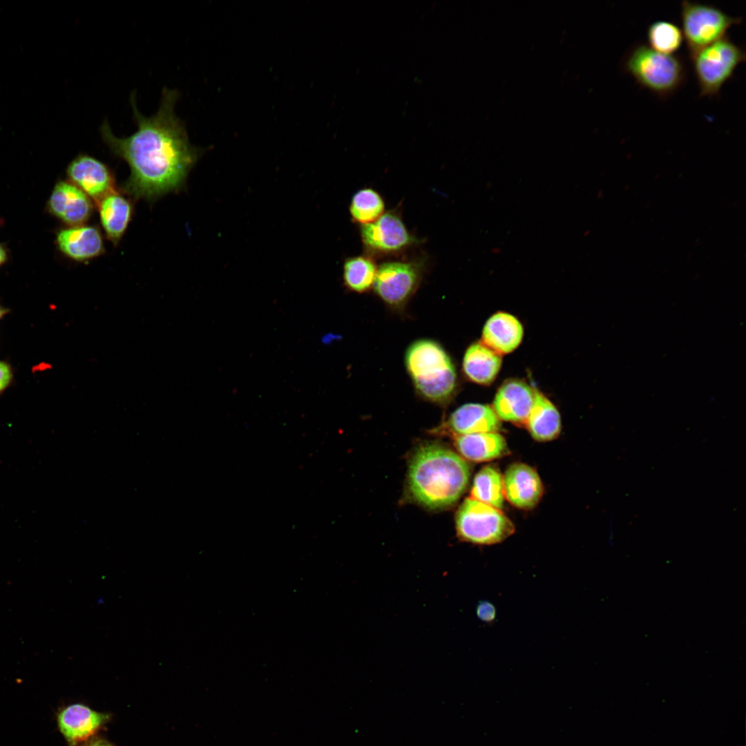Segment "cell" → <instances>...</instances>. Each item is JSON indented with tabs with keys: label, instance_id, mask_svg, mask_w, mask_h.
Here are the masks:
<instances>
[{
	"label": "cell",
	"instance_id": "obj_13",
	"mask_svg": "<svg viewBox=\"0 0 746 746\" xmlns=\"http://www.w3.org/2000/svg\"><path fill=\"white\" fill-rule=\"evenodd\" d=\"M504 494L508 501L521 509H530L540 500L543 486L537 472L530 466L515 463L503 477Z\"/></svg>",
	"mask_w": 746,
	"mask_h": 746
},
{
	"label": "cell",
	"instance_id": "obj_21",
	"mask_svg": "<svg viewBox=\"0 0 746 746\" xmlns=\"http://www.w3.org/2000/svg\"><path fill=\"white\" fill-rule=\"evenodd\" d=\"M525 423L533 438L538 441L553 440L561 431V418L556 407L536 390L533 405Z\"/></svg>",
	"mask_w": 746,
	"mask_h": 746
},
{
	"label": "cell",
	"instance_id": "obj_4",
	"mask_svg": "<svg viewBox=\"0 0 746 746\" xmlns=\"http://www.w3.org/2000/svg\"><path fill=\"white\" fill-rule=\"evenodd\" d=\"M625 69L642 87L662 97L673 93L685 77L683 63L678 57L659 52L644 44L631 50Z\"/></svg>",
	"mask_w": 746,
	"mask_h": 746
},
{
	"label": "cell",
	"instance_id": "obj_18",
	"mask_svg": "<svg viewBox=\"0 0 746 746\" xmlns=\"http://www.w3.org/2000/svg\"><path fill=\"white\" fill-rule=\"evenodd\" d=\"M523 335L522 325L516 317L499 312L486 321L482 332V343L499 354H508L519 346Z\"/></svg>",
	"mask_w": 746,
	"mask_h": 746
},
{
	"label": "cell",
	"instance_id": "obj_14",
	"mask_svg": "<svg viewBox=\"0 0 746 746\" xmlns=\"http://www.w3.org/2000/svg\"><path fill=\"white\" fill-rule=\"evenodd\" d=\"M49 207L56 217L72 227L84 224L93 211L90 198L72 182L64 181L55 185Z\"/></svg>",
	"mask_w": 746,
	"mask_h": 746
},
{
	"label": "cell",
	"instance_id": "obj_25",
	"mask_svg": "<svg viewBox=\"0 0 746 746\" xmlns=\"http://www.w3.org/2000/svg\"><path fill=\"white\" fill-rule=\"evenodd\" d=\"M650 48L661 53L671 55L681 46L683 35L676 24L665 21L651 23L647 30Z\"/></svg>",
	"mask_w": 746,
	"mask_h": 746
},
{
	"label": "cell",
	"instance_id": "obj_26",
	"mask_svg": "<svg viewBox=\"0 0 746 746\" xmlns=\"http://www.w3.org/2000/svg\"><path fill=\"white\" fill-rule=\"evenodd\" d=\"M476 615L481 622L486 624H491L496 618V607L490 601L481 600L476 606Z\"/></svg>",
	"mask_w": 746,
	"mask_h": 746
},
{
	"label": "cell",
	"instance_id": "obj_20",
	"mask_svg": "<svg viewBox=\"0 0 746 746\" xmlns=\"http://www.w3.org/2000/svg\"><path fill=\"white\" fill-rule=\"evenodd\" d=\"M501 366V357L482 342L470 345L463 359V370L471 381L487 385L496 378Z\"/></svg>",
	"mask_w": 746,
	"mask_h": 746
},
{
	"label": "cell",
	"instance_id": "obj_15",
	"mask_svg": "<svg viewBox=\"0 0 746 746\" xmlns=\"http://www.w3.org/2000/svg\"><path fill=\"white\" fill-rule=\"evenodd\" d=\"M535 390L526 383L512 379L504 382L495 396L492 409L500 420L526 422L533 405Z\"/></svg>",
	"mask_w": 746,
	"mask_h": 746
},
{
	"label": "cell",
	"instance_id": "obj_22",
	"mask_svg": "<svg viewBox=\"0 0 746 746\" xmlns=\"http://www.w3.org/2000/svg\"><path fill=\"white\" fill-rule=\"evenodd\" d=\"M470 494L474 499L502 508L505 497L503 477L499 471L492 466L481 468L474 478Z\"/></svg>",
	"mask_w": 746,
	"mask_h": 746
},
{
	"label": "cell",
	"instance_id": "obj_27",
	"mask_svg": "<svg viewBox=\"0 0 746 746\" xmlns=\"http://www.w3.org/2000/svg\"><path fill=\"white\" fill-rule=\"evenodd\" d=\"M12 377V370L9 364L0 361V393L10 385Z\"/></svg>",
	"mask_w": 746,
	"mask_h": 746
},
{
	"label": "cell",
	"instance_id": "obj_9",
	"mask_svg": "<svg viewBox=\"0 0 746 746\" xmlns=\"http://www.w3.org/2000/svg\"><path fill=\"white\" fill-rule=\"evenodd\" d=\"M361 236L365 247L379 254L399 252L414 242L401 217L388 211L376 220L361 225Z\"/></svg>",
	"mask_w": 746,
	"mask_h": 746
},
{
	"label": "cell",
	"instance_id": "obj_3",
	"mask_svg": "<svg viewBox=\"0 0 746 746\" xmlns=\"http://www.w3.org/2000/svg\"><path fill=\"white\" fill-rule=\"evenodd\" d=\"M405 364L421 398L441 405L452 399L457 386L456 370L438 343L430 339L412 343L405 352Z\"/></svg>",
	"mask_w": 746,
	"mask_h": 746
},
{
	"label": "cell",
	"instance_id": "obj_28",
	"mask_svg": "<svg viewBox=\"0 0 746 746\" xmlns=\"http://www.w3.org/2000/svg\"><path fill=\"white\" fill-rule=\"evenodd\" d=\"M86 746H114L107 740L103 739H95L88 743Z\"/></svg>",
	"mask_w": 746,
	"mask_h": 746
},
{
	"label": "cell",
	"instance_id": "obj_12",
	"mask_svg": "<svg viewBox=\"0 0 746 746\" xmlns=\"http://www.w3.org/2000/svg\"><path fill=\"white\" fill-rule=\"evenodd\" d=\"M110 715L99 712L89 707L75 703L64 707L58 712L59 729L70 746L86 741L96 734L110 720Z\"/></svg>",
	"mask_w": 746,
	"mask_h": 746
},
{
	"label": "cell",
	"instance_id": "obj_6",
	"mask_svg": "<svg viewBox=\"0 0 746 746\" xmlns=\"http://www.w3.org/2000/svg\"><path fill=\"white\" fill-rule=\"evenodd\" d=\"M700 95L714 96L745 60L744 50L727 35L705 47L691 58Z\"/></svg>",
	"mask_w": 746,
	"mask_h": 746
},
{
	"label": "cell",
	"instance_id": "obj_1",
	"mask_svg": "<svg viewBox=\"0 0 746 746\" xmlns=\"http://www.w3.org/2000/svg\"><path fill=\"white\" fill-rule=\"evenodd\" d=\"M178 97L177 90L164 88L157 112L146 117L139 111L133 93L130 103L137 130L119 137L107 120L100 126L102 138L111 152L129 166L131 173L122 189L134 199L152 201L182 188L201 154V149L191 144L184 123L175 113Z\"/></svg>",
	"mask_w": 746,
	"mask_h": 746
},
{
	"label": "cell",
	"instance_id": "obj_29",
	"mask_svg": "<svg viewBox=\"0 0 746 746\" xmlns=\"http://www.w3.org/2000/svg\"><path fill=\"white\" fill-rule=\"evenodd\" d=\"M6 259V253L4 249L0 245V265H2Z\"/></svg>",
	"mask_w": 746,
	"mask_h": 746
},
{
	"label": "cell",
	"instance_id": "obj_17",
	"mask_svg": "<svg viewBox=\"0 0 746 746\" xmlns=\"http://www.w3.org/2000/svg\"><path fill=\"white\" fill-rule=\"evenodd\" d=\"M96 205L106 236L116 246L132 219V201L115 190L102 198Z\"/></svg>",
	"mask_w": 746,
	"mask_h": 746
},
{
	"label": "cell",
	"instance_id": "obj_2",
	"mask_svg": "<svg viewBox=\"0 0 746 746\" xmlns=\"http://www.w3.org/2000/svg\"><path fill=\"white\" fill-rule=\"evenodd\" d=\"M470 468L460 455L437 443L414 450L408 464L407 488L417 504L441 510L455 504L466 490Z\"/></svg>",
	"mask_w": 746,
	"mask_h": 746
},
{
	"label": "cell",
	"instance_id": "obj_23",
	"mask_svg": "<svg viewBox=\"0 0 746 746\" xmlns=\"http://www.w3.org/2000/svg\"><path fill=\"white\" fill-rule=\"evenodd\" d=\"M374 262L365 256L347 258L343 265V279L345 287L356 293H364L373 287L377 272Z\"/></svg>",
	"mask_w": 746,
	"mask_h": 746
},
{
	"label": "cell",
	"instance_id": "obj_11",
	"mask_svg": "<svg viewBox=\"0 0 746 746\" xmlns=\"http://www.w3.org/2000/svg\"><path fill=\"white\" fill-rule=\"evenodd\" d=\"M500 427V419L492 407L480 403H466L456 409L446 421L432 430V432L457 437L495 432Z\"/></svg>",
	"mask_w": 746,
	"mask_h": 746
},
{
	"label": "cell",
	"instance_id": "obj_24",
	"mask_svg": "<svg viewBox=\"0 0 746 746\" xmlns=\"http://www.w3.org/2000/svg\"><path fill=\"white\" fill-rule=\"evenodd\" d=\"M384 209L382 197L371 188L361 189L356 192L350 205L351 216L361 225L376 220L384 213Z\"/></svg>",
	"mask_w": 746,
	"mask_h": 746
},
{
	"label": "cell",
	"instance_id": "obj_19",
	"mask_svg": "<svg viewBox=\"0 0 746 746\" xmlns=\"http://www.w3.org/2000/svg\"><path fill=\"white\" fill-rule=\"evenodd\" d=\"M455 446L462 458L477 462L491 461L508 452L504 437L497 432L457 436Z\"/></svg>",
	"mask_w": 746,
	"mask_h": 746
},
{
	"label": "cell",
	"instance_id": "obj_5",
	"mask_svg": "<svg viewBox=\"0 0 746 746\" xmlns=\"http://www.w3.org/2000/svg\"><path fill=\"white\" fill-rule=\"evenodd\" d=\"M455 523L461 540L478 545L500 543L515 531L512 522L499 509L471 497L461 504Z\"/></svg>",
	"mask_w": 746,
	"mask_h": 746
},
{
	"label": "cell",
	"instance_id": "obj_7",
	"mask_svg": "<svg viewBox=\"0 0 746 746\" xmlns=\"http://www.w3.org/2000/svg\"><path fill=\"white\" fill-rule=\"evenodd\" d=\"M682 35L690 59L699 50L725 36L741 22L711 5L684 1L681 4Z\"/></svg>",
	"mask_w": 746,
	"mask_h": 746
},
{
	"label": "cell",
	"instance_id": "obj_8",
	"mask_svg": "<svg viewBox=\"0 0 746 746\" xmlns=\"http://www.w3.org/2000/svg\"><path fill=\"white\" fill-rule=\"evenodd\" d=\"M422 274V265L417 261L383 262L377 267L374 292L390 308L401 309L419 287Z\"/></svg>",
	"mask_w": 746,
	"mask_h": 746
},
{
	"label": "cell",
	"instance_id": "obj_16",
	"mask_svg": "<svg viewBox=\"0 0 746 746\" xmlns=\"http://www.w3.org/2000/svg\"><path fill=\"white\" fill-rule=\"evenodd\" d=\"M57 244L64 255L78 262L90 260L104 253L102 235L93 225L82 224L59 231Z\"/></svg>",
	"mask_w": 746,
	"mask_h": 746
},
{
	"label": "cell",
	"instance_id": "obj_30",
	"mask_svg": "<svg viewBox=\"0 0 746 746\" xmlns=\"http://www.w3.org/2000/svg\"><path fill=\"white\" fill-rule=\"evenodd\" d=\"M7 310L0 305V319L6 314Z\"/></svg>",
	"mask_w": 746,
	"mask_h": 746
},
{
	"label": "cell",
	"instance_id": "obj_10",
	"mask_svg": "<svg viewBox=\"0 0 746 746\" xmlns=\"http://www.w3.org/2000/svg\"><path fill=\"white\" fill-rule=\"evenodd\" d=\"M67 175L71 182L95 204L116 190L115 178L109 167L88 154L81 153L73 159L67 168Z\"/></svg>",
	"mask_w": 746,
	"mask_h": 746
}]
</instances>
